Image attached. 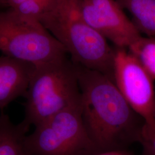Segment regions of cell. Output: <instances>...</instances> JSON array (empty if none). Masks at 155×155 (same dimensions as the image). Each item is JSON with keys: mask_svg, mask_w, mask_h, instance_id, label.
<instances>
[{"mask_svg": "<svg viewBox=\"0 0 155 155\" xmlns=\"http://www.w3.org/2000/svg\"><path fill=\"white\" fill-rule=\"evenodd\" d=\"M85 21L117 48L127 49L141 36L116 0H80Z\"/></svg>", "mask_w": 155, "mask_h": 155, "instance_id": "52a82bcc", "label": "cell"}, {"mask_svg": "<svg viewBox=\"0 0 155 155\" xmlns=\"http://www.w3.org/2000/svg\"><path fill=\"white\" fill-rule=\"evenodd\" d=\"M113 80L125 100L144 123L152 124L155 109V79L127 49L115 50Z\"/></svg>", "mask_w": 155, "mask_h": 155, "instance_id": "8992f818", "label": "cell"}, {"mask_svg": "<svg viewBox=\"0 0 155 155\" xmlns=\"http://www.w3.org/2000/svg\"><path fill=\"white\" fill-rule=\"evenodd\" d=\"M5 8H7L6 0H0V10Z\"/></svg>", "mask_w": 155, "mask_h": 155, "instance_id": "2e32d148", "label": "cell"}, {"mask_svg": "<svg viewBox=\"0 0 155 155\" xmlns=\"http://www.w3.org/2000/svg\"><path fill=\"white\" fill-rule=\"evenodd\" d=\"M0 51L35 66L67 56L66 50L39 21L11 9L0 11Z\"/></svg>", "mask_w": 155, "mask_h": 155, "instance_id": "277c9868", "label": "cell"}, {"mask_svg": "<svg viewBox=\"0 0 155 155\" xmlns=\"http://www.w3.org/2000/svg\"><path fill=\"white\" fill-rule=\"evenodd\" d=\"M35 69V65L31 63L0 56L1 112L17 98H25Z\"/></svg>", "mask_w": 155, "mask_h": 155, "instance_id": "ba28073f", "label": "cell"}, {"mask_svg": "<svg viewBox=\"0 0 155 155\" xmlns=\"http://www.w3.org/2000/svg\"><path fill=\"white\" fill-rule=\"evenodd\" d=\"M35 127L25 139L26 145L33 155L100 153L83 125L81 103L56 113Z\"/></svg>", "mask_w": 155, "mask_h": 155, "instance_id": "5b68a950", "label": "cell"}, {"mask_svg": "<svg viewBox=\"0 0 155 155\" xmlns=\"http://www.w3.org/2000/svg\"><path fill=\"white\" fill-rule=\"evenodd\" d=\"M138 143L142 147L141 155H155V109L153 121L150 124L144 123Z\"/></svg>", "mask_w": 155, "mask_h": 155, "instance_id": "4fadbf2b", "label": "cell"}, {"mask_svg": "<svg viewBox=\"0 0 155 155\" xmlns=\"http://www.w3.org/2000/svg\"><path fill=\"white\" fill-rule=\"evenodd\" d=\"M95 155H134L127 150H117L102 152Z\"/></svg>", "mask_w": 155, "mask_h": 155, "instance_id": "5bb4252c", "label": "cell"}, {"mask_svg": "<svg viewBox=\"0 0 155 155\" xmlns=\"http://www.w3.org/2000/svg\"><path fill=\"white\" fill-rule=\"evenodd\" d=\"M78 64L67 56L35 66L24 104V121L36 127L81 103Z\"/></svg>", "mask_w": 155, "mask_h": 155, "instance_id": "3957f363", "label": "cell"}, {"mask_svg": "<svg viewBox=\"0 0 155 155\" xmlns=\"http://www.w3.org/2000/svg\"><path fill=\"white\" fill-rule=\"evenodd\" d=\"M80 0H52L39 21L65 48L74 63L113 81L115 50L84 19Z\"/></svg>", "mask_w": 155, "mask_h": 155, "instance_id": "7a4b0ae2", "label": "cell"}, {"mask_svg": "<svg viewBox=\"0 0 155 155\" xmlns=\"http://www.w3.org/2000/svg\"><path fill=\"white\" fill-rule=\"evenodd\" d=\"M132 17V21L140 33L155 37V0H116Z\"/></svg>", "mask_w": 155, "mask_h": 155, "instance_id": "30bf717a", "label": "cell"}, {"mask_svg": "<svg viewBox=\"0 0 155 155\" xmlns=\"http://www.w3.org/2000/svg\"><path fill=\"white\" fill-rule=\"evenodd\" d=\"M127 49L155 79V37L141 36Z\"/></svg>", "mask_w": 155, "mask_h": 155, "instance_id": "8fae6325", "label": "cell"}, {"mask_svg": "<svg viewBox=\"0 0 155 155\" xmlns=\"http://www.w3.org/2000/svg\"><path fill=\"white\" fill-rule=\"evenodd\" d=\"M29 128L24 121L14 124L8 115L1 112L0 155H33L25 144Z\"/></svg>", "mask_w": 155, "mask_h": 155, "instance_id": "9c48e42d", "label": "cell"}, {"mask_svg": "<svg viewBox=\"0 0 155 155\" xmlns=\"http://www.w3.org/2000/svg\"><path fill=\"white\" fill-rule=\"evenodd\" d=\"M27 0H6L8 8H13Z\"/></svg>", "mask_w": 155, "mask_h": 155, "instance_id": "9a60e30c", "label": "cell"}, {"mask_svg": "<svg viewBox=\"0 0 155 155\" xmlns=\"http://www.w3.org/2000/svg\"><path fill=\"white\" fill-rule=\"evenodd\" d=\"M51 1L52 0H27L9 9L25 18L39 21V17L48 8Z\"/></svg>", "mask_w": 155, "mask_h": 155, "instance_id": "7c38bea8", "label": "cell"}, {"mask_svg": "<svg viewBox=\"0 0 155 155\" xmlns=\"http://www.w3.org/2000/svg\"><path fill=\"white\" fill-rule=\"evenodd\" d=\"M83 125L100 152L127 150L139 142L144 120L125 100L110 78L78 64Z\"/></svg>", "mask_w": 155, "mask_h": 155, "instance_id": "6da1fadb", "label": "cell"}]
</instances>
